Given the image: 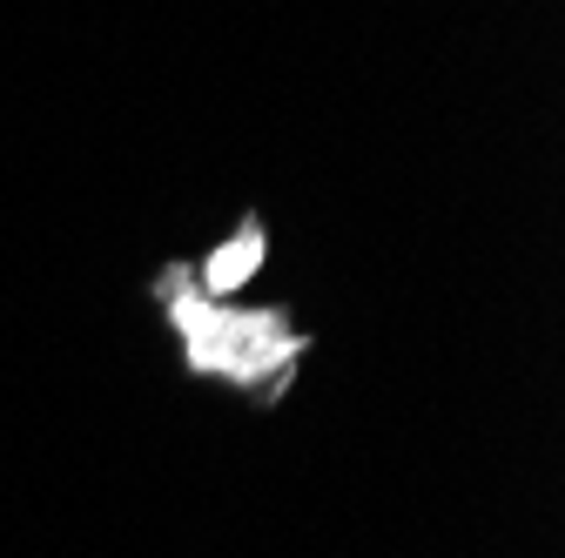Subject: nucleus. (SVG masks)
Wrapping results in <instances>:
<instances>
[{"mask_svg": "<svg viewBox=\"0 0 565 558\" xmlns=\"http://www.w3.org/2000/svg\"><path fill=\"white\" fill-rule=\"evenodd\" d=\"M223 297L230 290H209L195 269H169L162 276V303H169L175 336L189 343V364L202 377H223V384L276 397L282 384H290L297 357H303V336L276 310H230Z\"/></svg>", "mask_w": 565, "mask_h": 558, "instance_id": "1", "label": "nucleus"}]
</instances>
